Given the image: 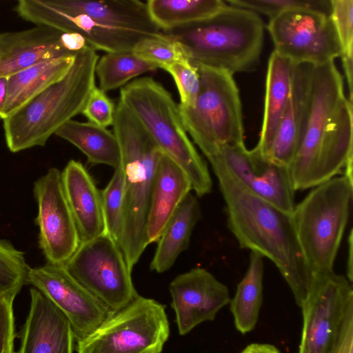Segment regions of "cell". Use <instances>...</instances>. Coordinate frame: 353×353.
Here are the masks:
<instances>
[{
	"mask_svg": "<svg viewBox=\"0 0 353 353\" xmlns=\"http://www.w3.org/2000/svg\"><path fill=\"white\" fill-rule=\"evenodd\" d=\"M225 203L227 224L239 247L270 260L301 307L314 278L305 263L292 214L257 196L241 184L215 152L205 156Z\"/></svg>",
	"mask_w": 353,
	"mask_h": 353,
	"instance_id": "6da1fadb",
	"label": "cell"
},
{
	"mask_svg": "<svg viewBox=\"0 0 353 353\" xmlns=\"http://www.w3.org/2000/svg\"><path fill=\"white\" fill-rule=\"evenodd\" d=\"M99 56L90 46L77 52L68 73L59 81L3 119L8 148L18 152L44 146L66 122L80 114L96 85Z\"/></svg>",
	"mask_w": 353,
	"mask_h": 353,
	"instance_id": "7a4b0ae2",
	"label": "cell"
},
{
	"mask_svg": "<svg viewBox=\"0 0 353 353\" xmlns=\"http://www.w3.org/2000/svg\"><path fill=\"white\" fill-rule=\"evenodd\" d=\"M163 32L181 46L194 65L233 75L259 64L264 25L258 14L226 5L205 20Z\"/></svg>",
	"mask_w": 353,
	"mask_h": 353,
	"instance_id": "3957f363",
	"label": "cell"
},
{
	"mask_svg": "<svg viewBox=\"0 0 353 353\" xmlns=\"http://www.w3.org/2000/svg\"><path fill=\"white\" fill-rule=\"evenodd\" d=\"M112 126L123 172V219L119 248L132 272L148 245L146 222L153 181L163 152L119 101Z\"/></svg>",
	"mask_w": 353,
	"mask_h": 353,
	"instance_id": "277c9868",
	"label": "cell"
},
{
	"mask_svg": "<svg viewBox=\"0 0 353 353\" xmlns=\"http://www.w3.org/2000/svg\"><path fill=\"white\" fill-rule=\"evenodd\" d=\"M119 101L142 125L160 150L186 174L197 196L209 194L212 181L208 165L186 132L170 93L151 77L137 78L120 90Z\"/></svg>",
	"mask_w": 353,
	"mask_h": 353,
	"instance_id": "5b68a950",
	"label": "cell"
},
{
	"mask_svg": "<svg viewBox=\"0 0 353 353\" xmlns=\"http://www.w3.org/2000/svg\"><path fill=\"white\" fill-rule=\"evenodd\" d=\"M353 181L344 175L315 187L292 213L305 263L316 279L334 272L352 201Z\"/></svg>",
	"mask_w": 353,
	"mask_h": 353,
	"instance_id": "8992f818",
	"label": "cell"
},
{
	"mask_svg": "<svg viewBox=\"0 0 353 353\" xmlns=\"http://www.w3.org/2000/svg\"><path fill=\"white\" fill-rule=\"evenodd\" d=\"M200 88L192 108L179 105L183 126L201 152L244 143L239 91L229 72L196 66Z\"/></svg>",
	"mask_w": 353,
	"mask_h": 353,
	"instance_id": "52a82bcc",
	"label": "cell"
},
{
	"mask_svg": "<svg viewBox=\"0 0 353 353\" xmlns=\"http://www.w3.org/2000/svg\"><path fill=\"white\" fill-rule=\"evenodd\" d=\"M170 335L163 305L138 295L77 341V353H161Z\"/></svg>",
	"mask_w": 353,
	"mask_h": 353,
	"instance_id": "ba28073f",
	"label": "cell"
},
{
	"mask_svg": "<svg viewBox=\"0 0 353 353\" xmlns=\"http://www.w3.org/2000/svg\"><path fill=\"white\" fill-rule=\"evenodd\" d=\"M63 266L112 312L139 295L119 246L106 233L81 243Z\"/></svg>",
	"mask_w": 353,
	"mask_h": 353,
	"instance_id": "9c48e42d",
	"label": "cell"
},
{
	"mask_svg": "<svg viewBox=\"0 0 353 353\" xmlns=\"http://www.w3.org/2000/svg\"><path fill=\"white\" fill-rule=\"evenodd\" d=\"M345 98L343 79L334 61L314 65L310 100L289 172L294 190L312 188L319 148L335 110Z\"/></svg>",
	"mask_w": 353,
	"mask_h": 353,
	"instance_id": "30bf717a",
	"label": "cell"
},
{
	"mask_svg": "<svg viewBox=\"0 0 353 353\" xmlns=\"http://www.w3.org/2000/svg\"><path fill=\"white\" fill-rule=\"evenodd\" d=\"M267 29L274 51L296 64L319 65L334 61L342 54L333 21L322 12L287 10L270 19Z\"/></svg>",
	"mask_w": 353,
	"mask_h": 353,
	"instance_id": "8fae6325",
	"label": "cell"
},
{
	"mask_svg": "<svg viewBox=\"0 0 353 353\" xmlns=\"http://www.w3.org/2000/svg\"><path fill=\"white\" fill-rule=\"evenodd\" d=\"M301 308L303 328L299 353H332L353 311L352 283L334 272L317 278Z\"/></svg>",
	"mask_w": 353,
	"mask_h": 353,
	"instance_id": "7c38bea8",
	"label": "cell"
},
{
	"mask_svg": "<svg viewBox=\"0 0 353 353\" xmlns=\"http://www.w3.org/2000/svg\"><path fill=\"white\" fill-rule=\"evenodd\" d=\"M37 203L35 223L39 243L47 263L64 265L81 242L77 228L65 196L61 172L51 168L34 183Z\"/></svg>",
	"mask_w": 353,
	"mask_h": 353,
	"instance_id": "4fadbf2b",
	"label": "cell"
},
{
	"mask_svg": "<svg viewBox=\"0 0 353 353\" xmlns=\"http://www.w3.org/2000/svg\"><path fill=\"white\" fill-rule=\"evenodd\" d=\"M26 283L39 290L68 319L74 340L86 337L113 313L79 283L63 265L46 263L30 268Z\"/></svg>",
	"mask_w": 353,
	"mask_h": 353,
	"instance_id": "5bb4252c",
	"label": "cell"
},
{
	"mask_svg": "<svg viewBox=\"0 0 353 353\" xmlns=\"http://www.w3.org/2000/svg\"><path fill=\"white\" fill-rule=\"evenodd\" d=\"M215 152L232 176L250 192L291 214L294 192L288 167L279 164L255 146L248 150L244 143L223 145L205 154Z\"/></svg>",
	"mask_w": 353,
	"mask_h": 353,
	"instance_id": "9a60e30c",
	"label": "cell"
},
{
	"mask_svg": "<svg viewBox=\"0 0 353 353\" xmlns=\"http://www.w3.org/2000/svg\"><path fill=\"white\" fill-rule=\"evenodd\" d=\"M14 10L21 18L36 26L80 34L88 46L106 53L132 52L139 41L154 37L139 31L103 25L83 14L63 12L48 5L46 0H19Z\"/></svg>",
	"mask_w": 353,
	"mask_h": 353,
	"instance_id": "2e32d148",
	"label": "cell"
},
{
	"mask_svg": "<svg viewBox=\"0 0 353 353\" xmlns=\"http://www.w3.org/2000/svg\"><path fill=\"white\" fill-rule=\"evenodd\" d=\"M169 290L181 335L189 333L203 322L213 321L230 301L228 288L201 268L178 275L170 283Z\"/></svg>",
	"mask_w": 353,
	"mask_h": 353,
	"instance_id": "e0dca14e",
	"label": "cell"
},
{
	"mask_svg": "<svg viewBox=\"0 0 353 353\" xmlns=\"http://www.w3.org/2000/svg\"><path fill=\"white\" fill-rule=\"evenodd\" d=\"M30 305L18 337L17 353H72L74 334L64 314L35 288L30 290Z\"/></svg>",
	"mask_w": 353,
	"mask_h": 353,
	"instance_id": "ac0fdd59",
	"label": "cell"
},
{
	"mask_svg": "<svg viewBox=\"0 0 353 353\" xmlns=\"http://www.w3.org/2000/svg\"><path fill=\"white\" fill-rule=\"evenodd\" d=\"M63 32L45 26L0 33V77H9L41 61L75 55L61 41Z\"/></svg>",
	"mask_w": 353,
	"mask_h": 353,
	"instance_id": "d6986e66",
	"label": "cell"
},
{
	"mask_svg": "<svg viewBox=\"0 0 353 353\" xmlns=\"http://www.w3.org/2000/svg\"><path fill=\"white\" fill-rule=\"evenodd\" d=\"M61 181L80 242L105 234L101 191L84 165L73 159L69 161L61 172Z\"/></svg>",
	"mask_w": 353,
	"mask_h": 353,
	"instance_id": "ffe728a7",
	"label": "cell"
},
{
	"mask_svg": "<svg viewBox=\"0 0 353 353\" xmlns=\"http://www.w3.org/2000/svg\"><path fill=\"white\" fill-rule=\"evenodd\" d=\"M313 68L314 65L309 63L294 64L292 88L287 107L273 140L263 154L273 161L288 168L293 159L306 114Z\"/></svg>",
	"mask_w": 353,
	"mask_h": 353,
	"instance_id": "44dd1931",
	"label": "cell"
},
{
	"mask_svg": "<svg viewBox=\"0 0 353 353\" xmlns=\"http://www.w3.org/2000/svg\"><path fill=\"white\" fill-rule=\"evenodd\" d=\"M191 190L186 174L162 152L153 181L146 222L148 245L158 241L168 221Z\"/></svg>",
	"mask_w": 353,
	"mask_h": 353,
	"instance_id": "7402d4cb",
	"label": "cell"
},
{
	"mask_svg": "<svg viewBox=\"0 0 353 353\" xmlns=\"http://www.w3.org/2000/svg\"><path fill=\"white\" fill-rule=\"evenodd\" d=\"M68 14H83L106 26L158 36L162 31L150 17L146 3L139 0H46Z\"/></svg>",
	"mask_w": 353,
	"mask_h": 353,
	"instance_id": "603a6c76",
	"label": "cell"
},
{
	"mask_svg": "<svg viewBox=\"0 0 353 353\" xmlns=\"http://www.w3.org/2000/svg\"><path fill=\"white\" fill-rule=\"evenodd\" d=\"M352 159V101L345 97L335 110L322 139L312 174V188L343 174Z\"/></svg>",
	"mask_w": 353,
	"mask_h": 353,
	"instance_id": "cb8c5ba5",
	"label": "cell"
},
{
	"mask_svg": "<svg viewBox=\"0 0 353 353\" xmlns=\"http://www.w3.org/2000/svg\"><path fill=\"white\" fill-rule=\"evenodd\" d=\"M294 63L273 51L269 58L264 112L259 141L256 147L264 154L277 130L290 96Z\"/></svg>",
	"mask_w": 353,
	"mask_h": 353,
	"instance_id": "d4e9b609",
	"label": "cell"
},
{
	"mask_svg": "<svg viewBox=\"0 0 353 353\" xmlns=\"http://www.w3.org/2000/svg\"><path fill=\"white\" fill-rule=\"evenodd\" d=\"M201 218L197 198L190 192L168 221L150 263V269L158 273L170 270L179 256L188 249L194 226Z\"/></svg>",
	"mask_w": 353,
	"mask_h": 353,
	"instance_id": "484cf974",
	"label": "cell"
},
{
	"mask_svg": "<svg viewBox=\"0 0 353 353\" xmlns=\"http://www.w3.org/2000/svg\"><path fill=\"white\" fill-rule=\"evenodd\" d=\"M76 54L46 60L8 77L4 119L61 79L72 67Z\"/></svg>",
	"mask_w": 353,
	"mask_h": 353,
	"instance_id": "4316f807",
	"label": "cell"
},
{
	"mask_svg": "<svg viewBox=\"0 0 353 353\" xmlns=\"http://www.w3.org/2000/svg\"><path fill=\"white\" fill-rule=\"evenodd\" d=\"M70 142L83 153L89 163L103 164L117 168L121 152L113 132L90 122L70 120L54 134Z\"/></svg>",
	"mask_w": 353,
	"mask_h": 353,
	"instance_id": "83f0119b",
	"label": "cell"
},
{
	"mask_svg": "<svg viewBox=\"0 0 353 353\" xmlns=\"http://www.w3.org/2000/svg\"><path fill=\"white\" fill-rule=\"evenodd\" d=\"M263 256L251 252L246 272L230 299V310L236 330L241 334L256 326L263 302L264 265Z\"/></svg>",
	"mask_w": 353,
	"mask_h": 353,
	"instance_id": "f1b7e54d",
	"label": "cell"
},
{
	"mask_svg": "<svg viewBox=\"0 0 353 353\" xmlns=\"http://www.w3.org/2000/svg\"><path fill=\"white\" fill-rule=\"evenodd\" d=\"M147 8L162 32H169L205 20L226 4L222 0H149Z\"/></svg>",
	"mask_w": 353,
	"mask_h": 353,
	"instance_id": "f546056e",
	"label": "cell"
},
{
	"mask_svg": "<svg viewBox=\"0 0 353 353\" xmlns=\"http://www.w3.org/2000/svg\"><path fill=\"white\" fill-rule=\"evenodd\" d=\"M158 65L132 52L106 53L99 58L95 73L99 88L104 92L122 88L142 74L155 70Z\"/></svg>",
	"mask_w": 353,
	"mask_h": 353,
	"instance_id": "4dcf8cb0",
	"label": "cell"
},
{
	"mask_svg": "<svg viewBox=\"0 0 353 353\" xmlns=\"http://www.w3.org/2000/svg\"><path fill=\"white\" fill-rule=\"evenodd\" d=\"M105 233L119 246L123 219V172L121 164L101 191Z\"/></svg>",
	"mask_w": 353,
	"mask_h": 353,
	"instance_id": "1f68e13d",
	"label": "cell"
},
{
	"mask_svg": "<svg viewBox=\"0 0 353 353\" xmlns=\"http://www.w3.org/2000/svg\"><path fill=\"white\" fill-rule=\"evenodd\" d=\"M132 52L157 65L159 68L188 60L181 46L163 32L160 35L145 37L139 41Z\"/></svg>",
	"mask_w": 353,
	"mask_h": 353,
	"instance_id": "d6a6232c",
	"label": "cell"
},
{
	"mask_svg": "<svg viewBox=\"0 0 353 353\" xmlns=\"http://www.w3.org/2000/svg\"><path fill=\"white\" fill-rule=\"evenodd\" d=\"M230 6L265 14L270 19L285 11L311 10L330 15V0H228Z\"/></svg>",
	"mask_w": 353,
	"mask_h": 353,
	"instance_id": "836d02e7",
	"label": "cell"
},
{
	"mask_svg": "<svg viewBox=\"0 0 353 353\" xmlns=\"http://www.w3.org/2000/svg\"><path fill=\"white\" fill-rule=\"evenodd\" d=\"M161 69L173 78L180 97V106L192 108L194 105L200 88L199 69L189 60L165 65Z\"/></svg>",
	"mask_w": 353,
	"mask_h": 353,
	"instance_id": "e575fe53",
	"label": "cell"
},
{
	"mask_svg": "<svg viewBox=\"0 0 353 353\" xmlns=\"http://www.w3.org/2000/svg\"><path fill=\"white\" fill-rule=\"evenodd\" d=\"M116 105L105 92L94 85L82 109V114L89 122L103 128L112 125Z\"/></svg>",
	"mask_w": 353,
	"mask_h": 353,
	"instance_id": "d590c367",
	"label": "cell"
},
{
	"mask_svg": "<svg viewBox=\"0 0 353 353\" xmlns=\"http://www.w3.org/2000/svg\"><path fill=\"white\" fill-rule=\"evenodd\" d=\"M330 17L336 28L342 53L353 52V0H330Z\"/></svg>",
	"mask_w": 353,
	"mask_h": 353,
	"instance_id": "8d00e7d4",
	"label": "cell"
},
{
	"mask_svg": "<svg viewBox=\"0 0 353 353\" xmlns=\"http://www.w3.org/2000/svg\"><path fill=\"white\" fill-rule=\"evenodd\" d=\"M17 295L11 293L0 296V353H14L13 302Z\"/></svg>",
	"mask_w": 353,
	"mask_h": 353,
	"instance_id": "74e56055",
	"label": "cell"
},
{
	"mask_svg": "<svg viewBox=\"0 0 353 353\" xmlns=\"http://www.w3.org/2000/svg\"><path fill=\"white\" fill-rule=\"evenodd\" d=\"M332 353H353V311L345 320L341 334Z\"/></svg>",
	"mask_w": 353,
	"mask_h": 353,
	"instance_id": "f35d334b",
	"label": "cell"
},
{
	"mask_svg": "<svg viewBox=\"0 0 353 353\" xmlns=\"http://www.w3.org/2000/svg\"><path fill=\"white\" fill-rule=\"evenodd\" d=\"M61 41L63 48L73 54H76L88 46L85 38L75 32H62Z\"/></svg>",
	"mask_w": 353,
	"mask_h": 353,
	"instance_id": "ab89813d",
	"label": "cell"
},
{
	"mask_svg": "<svg viewBox=\"0 0 353 353\" xmlns=\"http://www.w3.org/2000/svg\"><path fill=\"white\" fill-rule=\"evenodd\" d=\"M345 74L347 79L350 97L349 100L352 101L353 93V52L342 53L341 57Z\"/></svg>",
	"mask_w": 353,
	"mask_h": 353,
	"instance_id": "60d3db41",
	"label": "cell"
},
{
	"mask_svg": "<svg viewBox=\"0 0 353 353\" xmlns=\"http://www.w3.org/2000/svg\"><path fill=\"white\" fill-rule=\"evenodd\" d=\"M241 353H280V352L273 345L254 343L245 347Z\"/></svg>",
	"mask_w": 353,
	"mask_h": 353,
	"instance_id": "b9f144b4",
	"label": "cell"
},
{
	"mask_svg": "<svg viewBox=\"0 0 353 353\" xmlns=\"http://www.w3.org/2000/svg\"><path fill=\"white\" fill-rule=\"evenodd\" d=\"M8 78L0 77V119H4V109L8 97Z\"/></svg>",
	"mask_w": 353,
	"mask_h": 353,
	"instance_id": "7bdbcfd3",
	"label": "cell"
},
{
	"mask_svg": "<svg viewBox=\"0 0 353 353\" xmlns=\"http://www.w3.org/2000/svg\"><path fill=\"white\" fill-rule=\"evenodd\" d=\"M352 230H350L348 236V246H347V279L352 283L353 270H352Z\"/></svg>",
	"mask_w": 353,
	"mask_h": 353,
	"instance_id": "ee69618b",
	"label": "cell"
},
{
	"mask_svg": "<svg viewBox=\"0 0 353 353\" xmlns=\"http://www.w3.org/2000/svg\"><path fill=\"white\" fill-rule=\"evenodd\" d=\"M5 265V250L3 241L0 239V280L1 279Z\"/></svg>",
	"mask_w": 353,
	"mask_h": 353,
	"instance_id": "f6af8a7d",
	"label": "cell"
}]
</instances>
